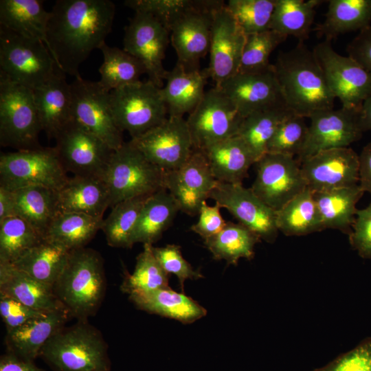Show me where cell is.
Here are the masks:
<instances>
[{"mask_svg":"<svg viewBox=\"0 0 371 371\" xmlns=\"http://www.w3.org/2000/svg\"><path fill=\"white\" fill-rule=\"evenodd\" d=\"M115 5L109 0H58L49 11L45 45L58 67L80 78V65L105 43Z\"/></svg>","mask_w":371,"mask_h":371,"instance_id":"obj_1","label":"cell"},{"mask_svg":"<svg viewBox=\"0 0 371 371\" xmlns=\"http://www.w3.org/2000/svg\"><path fill=\"white\" fill-rule=\"evenodd\" d=\"M273 68L284 103L291 112L309 118L318 111L333 109L335 98L313 50L303 43L280 52Z\"/></svg>","mask_w":371,"mask_h":371,"instance_id":"obj_2","label":"cell"},{"mask_svg":"<svg viewBox=\"0 0 371 371\" xmlns=\"http://www.w3.org/2000/svg\"><path fill=\"white\" fill-rule=\"evenodd\" d=\"M106 289L104 262L95 250L82 247L70 251L53 291L69 316L78 320L95 314Z\"/></svg>","mask_w":371,"mask_h":371,"instance_id":"obj_3","label":"cell"},{"mask_svg":"<svg viewBox=\"0 0 371 371\" xmlns=\"http://www.w3.org/2000/svg\"><path fill=\"white\" fill-rule=\"evenodd\" d=\"M41 357L55 371H110L108 346L100 332L87 320L54 333Z\"/></svg>","mask_w":371,"mask_h":371,"instance_id":"obj_4","label":"cell"},{"mask_svg":"<svg viewBox=\"0 0 371 371\" xmlns=\"http://www.w3.org/2000/svg\"><path fill=\"white\" fill-rule=\"evenodd\" d=\"M60 71L43 41L23 37L0 26V73L34 91Z\"/></svg>","mask_w":371,"mask_h":371,"instance_id":"obj_5","label":"cell"},{"mask_svg":"<svg viewBox=\"0 0 371 371\" xmlns=\"http://www.w3.org/2000/svg\"><path fill=\"white\" fill-rule=\"evenodd\" d=\"M166 172L150 162L129 142L113 151L103 180L110 207L137 196L151 195L165 187Z\"/></svg>","mask_w":371,"mask_h":371,"instance_id":"obj_6","label":"cell"},{"mask_svg":"<svg viewBox=\"0 0 371 371\" xmlns=\"http://www.w3.org/2000/svg\"><path fill=\"white\" fill-rule=\"evenodd\" d=\"M34 91L0 73V144L16 150L41 147L42 131Z\"/></svg>","mask_w":371,"mask_h":371,"instance_id":"obj_7","label":"cell"},{"mask_svg":"<svg viewBox=\"0 0 371 371\" xmlns=\"http://www.w3.org/2000/svg\"><path fill=\"white\" fill-rule=\"evenodd\" d=\"M161 89L148 80L110 92L113 115L122 133L126 131L131 139L136 138L168 118Z\"/></svg>","mask_w":371,"mask_h":371,"instance_id":"obj_8","label":"cell"},{"mask_svg":"<svg viewBox=\"0 0 371 371\" xmlns=\"http://www.w3.org/2000/svg\"><path fill=\"white\" fill-rule=\"evenodd\" d=\"M68 178L55 147L16 150L0 157V187L9 190L43 186L58 191Z\"/></svg>","mask_w":371,"mask_h":371,"instance_id":"obj_9","label":"cell"},{"mask_svg":"<svg viewBox=\"0 0 371 371\" xmlns=\"http://www.w3.org/2000/svg\"><path fill=\"white\" fill-rule=\"evenodd\" d=\"M313 52L332 94L342 107L361 109L371 94V74L351 57L338 54L325 39Z\"/></svg>","mask_w":371,"mask_h":371,"instance_id":"obj_10","label":"cell"},{"mask_svg":"<svg viewBox=\"0 0 371 371\" xmlns=\"http://www.w3.org/2000/svg\"><path fill=\"white\" fill-rule=\"evenodd\" d=\"M243 119L218 88L209 89L186 119L193 148L203 150L236 136Z\"/></svg>","mask_w":371,"mask_h":371,"instance_id":"obj_11","label":"cell"},{"mask_svg":"<svg viewBox=\"0 0 371 371\" xmlns=\"http://www.w3.org/2000/svg\"><path fill=\"white\" fill-rule=\"evenodd\" d=\"M70 86L73 120L112 150L120 148L124 142L113 115L110 92L105 91L98 81L82 77L74 78Z\"/></svg>","mask_w":371,"mask_h":371,"instance_id":"obj_12","label":"cell"},{"mask_svg":"<svg viewBox=\"0 0 371 371\" xmlns=\"http://www.w3.org/2000/svg\"><path fill=\"white\" fill-rule=\"evenodd\" d=\"M55 140L54 147L67 172L103 179L114 150L102 139L72 120Z\"/></svg>","mask_w":371,"mask_h":371,"instance_id":"obj_13","label":"cell"},{"mask_svg":"<svg viewBox=\"0 0 371 371\" xmlns=\"http://www.w3.org/2000/svg\"><path fill=\"white\" fill-rule=\"evenodd\" d=\"M255 164L256 176L250 188L276 212L307 188L294 156L267 153Z\"/></svg>","mask_w":371,"mask_h":371,"instance_id":"obj_14","label":"cell"},{"mask_svg":"<svg viewBox=\"0 0 371 371\" xmlns=\"http://www.w3.org/2000/svg\"><path fill=\"white\" fill-rule=\"evenodd\" d=\"M170 32L154 16L135 12L125 27L123 49L139 59L145 67L148 80L162 88L167 71L163 65Z\"/></svg>","mask_w":371,"mask_h":371,"instance_id":"obj_15","label":"cell"},{"mask_svg":"<svg viewBox=\"0 0 371 371\" xmlns=\"http://www.w3.org/2000/svg\"><path fill=\"white\" fill-rule=\"evenodd\" d=\"M129 142L165 172L182 166L194 149L183 117H168L160 125Z\"/></svg>","mask_w":371,"mask_h":371,"instance_id":"obj_16","label":"cell"},{"mask_svg":"<svg viewBox=\"0 0 371 371\" xmlns=\"http://www.w3.org/2000/svg\"><path fill=\"white\" fill-rule=\"evenodd\" d=\"M360 109L341 107L318 111L310 117L307 136L297 156L300 162L324 150L347 148L363 133L359 120Z\"/></svg>","mask_w":371,"mask_h":371,"instance_id":"obj_17","label":"cell"},{"mask_svg":"<svg viewBox=\"0 0 371 371\" xmlns=\"http://www.w3.org/2000/svg\"><path fill=\"white\" fill-rule=\"evenodd\" d=\"M221 208H225L238 223L256 234L261 240L272 243L277 238L276 212L243 184L217 181L210 194Z\"/></svg>","mask_w":371,"mask_h":371,"instance_id":"obj_18","label":"cell"},{"mask_svg":"<svg viewBox=\"0 0 371 371\" xmlns=\"http://www.w3.org/2000/svg\"><path fill=\"white\" fill-rule=\"evenodd\" d=\"M246 34L223 2L212 12L210 64L207 69L210 78L218 87L239 70Z\"/></svg>","mask_w":371,"mask_h":371,"instance_id":"obj_19","label":"cell"},{"mask_svg":"<svg viewBox=\"0 0 371 371\" xmlns=\"http://www.w3.org/2000/svg\"><path fill=\"white\" fill-rule=\"evenodd\" d=\"M223 1L205 3L180 16L170 27V42L177 63L188 70L199 69V60L210 51L212 12Z\"/></svg>","mask_w":371,"mask_h":371,"instance_id":"obj_20","label":"cell"},{"mask_svg":"<svg viewBox=\"0 0 371 371\" xmlns=\"http://www.w3.org/2000/svg\"><path fill=\"white\" fill-rule=\"evenodd\" d=\"M216 183L200 150L193 149L179 168L166 172V189L177 202L179 211L191 216L199 215L203 203L209 199Z\"/></svg>","mask_w":371,"mask_h":371,"instance_id":"obj_21","label":"cell"},{"mask_svg":"<svg viewBox=\"0 0 371 371\" xmlns=\"http://www.w3.org/2000/svg\"><path fill=\"white\" fill-rule=\"evenodd\" d=\"M313 192L350 187L359 182V156L350 147L318 153L300 162Z\"/></svg>","mask_w":371,"mask_h":371,"instance_id":"obj_22","label":"cell"},{"mask_svg":"<svg viewBox=\"0 0 371 371\" xmlns=\"http://www.w3.org/2000/svg\"><path fill=\"white\" fill-rule=\"evenodd\" d=\"M218 88L243 118L267 108L285 105L273 68L259 73H237Z\"/></svg>","mask_w":371,"mask_h":371,"instance_id":"obj_23","label":"cell"},{"mask_svg":"<svg viewBox=\"0 0 371 371\" xmlns=\"http://www.w3.org/2000/svg\"><path fill=\"white\" fill-rule=\"evenodd\" d=\"M64 308L46 312L22 326L7 331L8 352L22 359L34 361L49 338L63 328L69 318Z\"/></svg>","mask_w":371,"mask_h":371,"instance_id":"obj_24","label":"cell"},{"mask_svg":"<svg viewBox=\"0 0 371 371\" xmlns=\"http://www.w3.org/2000/svg\"><path fill=\"white\" fill-rule=\"evenodd\" d=\"M210 78L207 69L188 70L177 63L168 71L166 85L161 89L168 117H183L190 114L202 100L205 86Z\"/></svg>","mask_w":371,"mask_h":371,"instance_id":"obj_25","label":"cell"},{"mask_svg":"<svg viewBox=\"0 0 371 371\" xmlns=\"http://www.w3.org/2000/svg\"><path fill=\"white\" fill-rule=\"evenodd\" d=\"M43 131L49 139L58 134L73 120L71 91L65 74L60 71L51 80L34 90Z\"/></svg>","mask_w":371,"mask_h":371,"instance_id":"obj_26","label":"cell"},{"mask_svg":"<svg viewBox=\"0 0 371 371\" xmlns=\"http://www.w3.org/2000/svg\"><path fill=\"white\" fill-rule=\"evenodd\" d=\"M60 212H76L103 217L110 207L107 186L103 179L74 175L57 191Z\"/></svg>","mask_w":371,"mask_h":371,"instance_id":"obj_27","label":"cell"},{"mask_svg":"<svg viewBox=\"0 0 371 371\" xmlns=\"http://www.w3.org/2000/svg\"><path fill=\"white\" fill-rule=\"evenodd\" d=\"M0 295L10 297L28 307L43 312L64 308L52 287L35 280L10 263H0Z\"/></svg>","mask_w":371,"mask_h":371,"instance_id":"obj_28","label":"cell"},{"mask_svg":"<svg viewBox=\"0 0 371 371\" xmlns=\"http://www.w3.org/2000/svg\"><path fill=\"white\" fill-rule=\"evenodd\" d=\"M205 155L217 181L242 184L248 170L256 163L249 149L238 135L200 150Z\"/></svg>","mask_w":371,"mask_h":371,"instance_id":"obj_29","label":"cell"},{"mask_svg":"<svg viewBox=\"0 0 371 371\" xmlns=\"http://www.w3.org/2000/svg\"><path fill=\"white\" fill-rule=\"evenodd\" d=\"M130 300L141 310L172 318L183 324H191L202 318L207 311L183 292L170 286L153 291L133 294Z\"/></svg>","mask_w":371,"mask_h":371,"instance_id":"obj_30","label":"cell"},{"mask_svg":"<svg viewBox=\"0 0 371 371\" xmlns=\"http://www.w3.org/2000/svg\"><path fill=\"white\" fill-rule=\"evenodd\" d=\"M49 12L41 0H1L0 26L23 37L46 42Z\"/></svg>","mask_w":371,"mask_h":371,"instance_id":"obj_31","label":"cell"},{"mask_svg":"<svg viewBox=\"0 0 371 371\" xmlns=\"http://www.w3.org/2000/svg\"><path fill=\"white\" fill-rule=\"evenodd\" d=\"M364 192L359 184L313 192L324 228L349 235L357 211V203Z\"/></svg>","mask_w":371,"mask_h":371,"instance_id":"obj_32","label":"cell"},{"mask_svg":"<svg viewBox=\"0 0 371 371\" xmlns=\"http://www.w3.org/2000/svg\"><path fill=\"white\" fill-rule=\"evenodd\" d=\"M14 216L30 223L42 236L59 212L57 191L43 186L11 190Z\"/></svg>","mask_w":371,"mask_h":371,"instance_id":"obj_33","label":"cell"},{"mask_svg":"<svg viewBox=\"0 0 371 371\" xmlns=\"http://www.w3.org/2000/svg\"><path fill=\"white\" fill-rule=\"evenodd\" d=\"M103 217L76 212H58L44 239L71 251L85 247L101 229Z\"/></svg>","mask_w":371,"mask_h":371,"instance_id":"obj_34","label":"cell"},{"mask_svg":"<svg viewBox=\"0 0 371 371\" xmlns=\"http://www.w3.org/2000/svg\"><path fill=\"white\" fill-rule=\"evenodd\" d=\"M179 211L177 202L166 189L149 196L135 229L134 243L153 245L158 241Z\"/></svg>","mask_w":371,"mask_h":371,"instance_id":"obj_35","label":"cell"},{"mask_svg":"<svg viewBox=\"0 0 371 371\" xmlns=\"http://www.w3.org/2000/svg\"><path fill=\"white\" fill-rule=\"evenodd\" d=\"M69 254L70 251L66 249L43 239L12 265L53 289L67 263Z\"/></svg>","mask_w":371,"mask_h":371,"instance_id":"obj_36","label":"cell"},{"mask_svg":"<svg viewBox=\"0 0 371 371\" xmlns=\"http://www.w3.org/2000/svg\"><path fill=\"white\" fill-rule=\"evenodd\" d=\"M276 225L286 236H304L325 229L313 198L308 188L276 211Z\"/></svg>","mask_w":371,"mask_h":371,"instance_id":"obj_37","label":"cell"},{"mask_svg":"<svg viewBox=\"0 0 371 371\" xmlns=\"http://www.w3.org/2000/svg\"><path fill=\"white\" fill-rule=\"evenodd\" d=\"M371 25V0H330L324 21L316 30L330 40Z\"/></svg>","mask_w":371,"mask_h":371,"instance_id":"obj_38","label":"cell"},{"mask_svg":"<svg viewBox=\"0 0 371 371\" xmlns=\"http://www.w3.org/2000/svg\"><path fill=\"white\" fill-rule=\"evenodd\" d=\"M260 240L245 225L229 221L220 232L204 240V244L214 259L225 260L228 265H236L240 258H254V247Z\"/></svg>","mask_w":371,"mask_h":371,"instance_id":"obj_39","label":"cell"},{"mask_svg":"<svg viewBox=\"0 0 371 371\" xmlns=\"http://www.w3.org/2000/svg\"><path fill=\"white\" fill-rule=\"evenodd\" d=\"M291 113L282 104L254 112L243 119L237 135L245 143L256 162L267 153V145L277 128Z\"/></svg>","mask_w":371,"mask_h":371,"instance_id":"obj_40","label":"cell"},{"mask_svg":"<svg viewBox=\"0 0 371 371\" xmlns=\"http://www.w3.org/2000/svg\"><path fill=\"white\" fill-rule=\"evenodd\" d=\"M319 0H276L270 30L303 43L308 38Z\"/></svg>","mask_w":371,"mask_h":371,"instance_id":"obj_41","label":"cell"},{"mask_svg":"<svg viewBox=\"0 0 371 371\" xmlns=\"http://www.w3.org/2000/svg\"><path fill=\"white\" fill-rule=\"evenodd\" d=\"M103 55V63L99 68L102 88L111 92L120 87L140 81L146 74L142 63L123 49L109 46L106 42L99 48Z\"/></svg>","mask_w":371,"mask_h":371,"instance_id":"obj_42","label":"cell"},{"mask_svg":"<svg viewBox=\"0 0 371 371\" xmlns=\"http://www.w3.org/2000/svg\"><path fill=\"white\" fill-rule=\"evenodd\" d=\"M149 196L128 199L111 207L110 214L103 220L101 228L109 246L117 248L133 247L135 229Z\"/></svg>","mask_w":371,"mask_h":371,"instance_id":"obj_43","label":"cell"},{"mask_svg":"<svg viewBox=\"0 0 371 371\" xmlns=\"http://www.w3.org/2000/svg\"><path fill=\"white\" fill-rule=\"evenodd\" d=\"M44 238L26 221L13 216L0 221V263H13Z\"/></svg>","mask_w":371,"mask_h":371,"instance_id":"obj_44","label":"cell"},{"mask_svg":"<svg viewBox=\"0 0 371 371\" xmlns=\"http://www.w3.org/2000/svg\"><path fill=\"white\" fill-rule=\"evenodd\" d=\"M152 247L144 244L143 251L137 256L133 272L124 280L122 289L129 295L169 286V275L155 257Z\"/></svg>","mask_w":371,"mask_h":371,"instance_id":"obj_45","label":"cell"},{"mask_svg":"<svg viewBox=\"0 0 371 371\" xmlns=\"http://www.w3.org/2000/svg\"><path fill=\"white\" fill-rule=\"evenodd\" d=\"M286 37L269 30L246 35L238 73H259L269 69L272 64L269 57L272 52Z\"/></svg>","mask_w":371,"mask_h":371,"instance_id":"obj_46","label":"cell"},{"mask_svg":"<svg viewBox=\"0 0 371 371\" xmlns=\"http://www.w3.org/2000/svg\"><path fill=\"white\" fill-rule=\"evenodd\" d=\"M276 0H229L226 6L246 35L270 30Z\"/></svg>","mask_w":371,"mask_h":371,"instance_id":"obj_47","label":"cell"},{"mask_svg":"<svg viewBox=\"0 0 371 371\" xmlns=\"http://www.w3.org/2000/svg\"><path fill=\"white\" fill-rule=\"evenodd\" d=\"M308 129L305 117L291 113L277 128L267 145V153L297 156L305 142Z\"/></svg>","mask_w":371,"mask_h":371,"instance_id":"obj_48","label":"cell"},{"mask_svg":"<svg viewBox=\"0 0 371 371\" xmlns=\"http://www.w3.org/2000/svg\"><path fill=\"white\" fill-rule=\"evenodd\" d=\"M205 0H126L124 5L135 12L148 13L170 31L171 25L186 12L202 5Z\"/></svg>","mask_w":371,"mask_h":371,"instance_id":"obj_49","label":"cell"},{"mask_svg":"<svg viewBox=\"0 0 371 371\" xmlns=\"http://www.w3.org/2000/svg\"><path fill=\"white\" fill-rule=\"evenodd\" d=\"M155 257L168 274L175 275L181 286V292L184 291V283L187 280H198L203 276L183 257L181 247L175 244H168L164 247H152Z\"/></svg>","mask_w":371,"mask_h":371,"instance_id":"obj_50","label":"cell"},{"mask_svg":"<svg viewBox=\"0 0 371 371\" xmlns=\"http://www.w3.org/2000/svg\"><path fill=\"white\" fill-rule=\"evenodd\" d=\"M311 371H371V336L325 366Z\"/></svg>","mask_w":371,"mask_h":371,"instance_id":"obj_51","label":"cell"},{"mask_svg":"<svg viewBox=\"0 0 371 371\" xmlns=\"http://www.w3.org/2000/svg\"><path fill=\"white\" fill-rule=\"evenodd\" d=\"M349 241L353 249L362 258H371V203L357 210Z\"/></svg>","mask_w":371,"mask_h":371,"instance_id":"obj_52","label":"cell"},{"mask_svg":"<svg viewBox=\"0 0 371 371\" xmlns=\"http://www.w3.org/2000/svg\"><path fill=\"white\" fill-rule=\"evenodd\" d=\"M45 313L28 307L10 297L0 295V314L7 331L15 329Z\"/></svg>","mask_w":371,"mask_h":371,"instance_id":"obj_53","label":"cell"},{"mask_svg":"<svg viewBox=\"0 0 371 371\" xmlns=\"http://www.w3.org/2000/svg\"><path fill=\"white\" fill-rule=\"evenodd\" d=\"M220 209L216 203L209 205L207 201H204L199 213L198 221L191 226L190 229L203 240L220 232L227 223L222 217Z\"/></svg>","mask_w":371,"mask_h":371,"instance_id":"obj_54","label":"cell"},{"mask_svg":"<svg viewBox=\"0 0 371 371\" xmlns=\"http://www.w3.org/2000/svg\"><path fill=\"white\" fill-rule=\"evenodd\" d=\"M348 56L371 74V25L359 31L348 43Z\"/></svg>","mask_w":371,"mask_h":371,"instance_id":"obj_55","label":"cell"},{"mask_svg":"<svg viewBox=\"0 0 371 371\" xmlns=\"http://www.w3.org/2000/svg\"><path fill=\"white\" fill-rule=\"evenodd\" d=\"M0 371H43L32 361L26 360L7 352L0 359Z\"/></svg>","mask_w":371,"mask_h":371,"instance_id":"obj_56","label":"cell"},{"mask_svg":"<svg viewBox=\"0 0 371 371\" xmlns=\"http://www.w3.org/2000/svg\"><path fill=\"white\" fill-rule=\"evenodd\" d=\"M359 156V182L364 192L371 194V143L366 145Z\"/></svg>","mask_w":371,"mask_h":371,"instance_id":"obj_57","label":"cell"},{"mask_svg":"<svg viewBox=\"0 0 371 371\" xmlns=\"http://www.w3.org/2000/svg\"><path fill=\"white\" fill-rule=\"evenodd\" d=\"M14 216V201L11 190L0 187V221Z\"/></svg>","mask_w":371,"mask_h":371,"instance_id":"obj_58","label":"cell"},{"mask_svg":"<svg viewBox=\"0 0 371 371\" xmlns=\"http://www.w3.org/2000/svg\"><path fill=\"white\" fill-rule=\"evenodd\" d=\"M359 120L363 132L371 131V94L361 105L359 112Z\"/></svg>","mask_w":371,"mask_h":371,"instance_id":"obj_59","label":"cell"}]
</instances>
